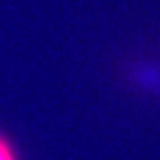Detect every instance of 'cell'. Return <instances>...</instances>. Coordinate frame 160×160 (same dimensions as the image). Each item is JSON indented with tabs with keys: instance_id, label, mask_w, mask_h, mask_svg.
I'll use <instances>...</instances> for the list:
<instances>
[{
	"instance_id": "obj_1",
	"label": "cell",
	"mask_w": 160,
	"mask_h": 160,
	"mask_svg": "<svg viewBox=\"0 0 160 160\" xmlns=\"http://www.w3.org/2000/svg\"><path fill=\"white\" fill-rule=\"evenodd\" d=\"M0 160H20V154L14 142L4 132H0Z\"/></svg>"
}]
</instances>
